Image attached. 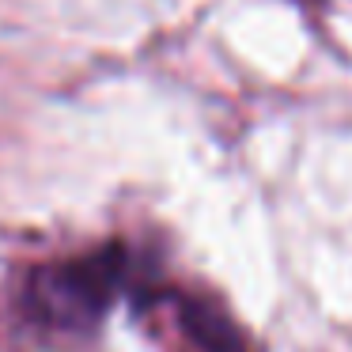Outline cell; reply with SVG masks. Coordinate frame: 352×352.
<instances>
[{
    "mask_svg": "<svg viewBox=\"0 0 352 352\" xmlns=\"http://www.w3.org/2000/svg\"><path fill=\"white\" fill-rule=\"evenodd\" d=\"M155 284V269L133 246L107 243L80 258L38 265L27 276L23 303L42 326L87 333L107 318L118 299H133V307H140Z\"/></svg>",
    "mask_w": 352,
    "mask_h": 352,
    "instance_id": "1",
    "label": "cell"
},
{
    "mask_svg": "<svg viewBox=\"0 0 352 352\" xmlns=\"http://www.w3.org/2000/svg\"><path fill=\"white\" fill-rule=\"evenodd\" d=\"M148 307H167V311L175 314L178 329L186 333V341L197 352H246L243 329L235 326V318H231L216 299L190 296V292H178V288H167V284H163Z\"/></svg>",
    "mask_w": 352,
    "mask_h": 352,
    "instance_id": "2",
    "label": "cell"
},
{
    "mask_svg": "<svg viewBox=\"0 0 352 352\" xmlns=\"http://www.w3.org/2000/svg\"><path fill=\"white\" fill-rule=\"evenodd\" d=\"M299 4H322V0H299Z\"/></svg>",
    "mask_w": 352,
    "mask_h": 352,
    "instance_id": "3",
    "label": "cell"
}]
</instances>
